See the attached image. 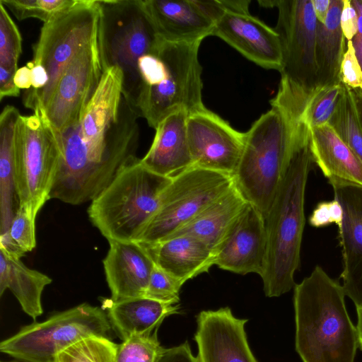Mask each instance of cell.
Masks as SVG:
<instances>
[{"instance_id":"6da1fadb","label":"cell","mask_w":362,"mask_h":362,"mask_svg":"<svg viewBox=\"0 0 362 362\" xmlns=\"http://www.w3.org/2000/svg\"><path fill=\"white\" fill-rule=\"evenodd\" d=\"M122 78L119 68L105 69L80 120L57 133L61 154L50 199L92 201L135 156L139 116L123 96Z\"/></svg>"},{"instance_id":"7a4b0ae2","label":"cell","mask_w":362,"mask_h":362,"mask_svg":"<svg viewBox=\"0 0 362 362\" xmlns=\"http://www.w3.org/2000/svg\"><path fill=\"white\" fill-rule=\"evenodd\" d=\"M310 129L294 123L290 151L265 217L267 246L261 276L266 296L279 297L296 285L305 226V192L311 165Z\"/></svg>"},{"instance_id":"3957f363","label":"cell","mask_w":362,"mask_h":362,"mask_svg":"<svg viewBox=\"0 0 362 362\" xmlns=\"http://www.w3.org/2000/svg\"><path fill=\"white\" fill-rule=\"evenodd\" d=\"M344 290L320 266L294 286L296 350L303 362H354L358 339Z\"/></svg>"},{"instance_id":"277c9868","label":"cell","mask_w":362,"mask_h":362,"mask_svg":"<svg viewBox=\"0 0 362 362\" xmlns=\"http://www.w3.org/2000/svg\"><path fill=\"white\" fill-rule=\"evenodd\" d=\"M172 178L146 168L135 156L92 201L88 214L107 241L138 242Z\"/></svg>"},{"instance_id":"5b68a950","label":"cell","mask_w":362,"mask_h":362,"mask_svg":"<svg viewBox=\"0 0 362 362\" xmlns=\"http://www.w3.org/2000/svg\"><path fill=\"white\" fill-rule=\"evenodd\" d=\"M276 8L279 14L274 30L281 49V81L270 104L281 107L298 122L317 92V20L312 0H278Z\"/></svg>"},{"instance_id":"8992f818","label":"cell","mask_w":362,"mask_h":362,"mask_svg":"<svg viewBox=\"0 0 362 362\" xmlns=\"http://www.w3.org/2000/svg\"><path fill=\"white\" fill-rule=\"evenodd\" d=\"M271 105L245 132L243 153L233 175L235 185L264 219L290 151L294 126L284 109Z\"/></svg>"},{"instance_id":"52a82bcc","label":"cell","mask_w":362,"mask_h":362,"mask_svg":"<svg viewBox=\"0 0 362 362\" xmlns=\"http://www.w3.org/2000/svg\"><path fill=\"white\" fill-rule=\"evenodd\" d=\"M98 1L101 11L99 44L104 70L116 66L122 71L123 96L137 113L141 91L139 60L154 50L161 39L141 0Z\"/></svg>"},{"instance_id":"ba28073f","label":"cell","mask_w":362,"mask_h":362,"mask_svg":"<svg viewBox=\"0 0 362 362\" xmlns=\"http://www.w3.org/2000/svg\"><path fill=\"white\" fill-rule=\"evenodd\" d=\"M100 16L98 0H78L74 6L44 23L33 46L31 62L45 68L49 81L38 92H25L23 100L26 107L44 112L66 66L98 39Z\"/></svg>"},{"instance_id":"9c48e42d","label":"cell","mask_w":362,"mask_h":362,"mask_svg":"<svg viewBox=\"0 0 362 362\" xmlns=\"http://www.w3.org/2000/svg\"><path fill=\"white\" fill-rule=\"evenodd\" d=\"M201 42L160 40L157 51L163 63L162 76L156 84L142 90L137 107L138 115L151 127L156 129L175 111L184 110L190 114L205 107L198 59Z\"/></svg>"},{"instance_id":"30bf717a","label":"cell","mask_w":362,"mask_h":362,"mask_svg":"<svg viewBox=\"0 0 362 362\" xmlns=\"http://www.w3.org/2000/svg\"><path fill=\"white\" fill-rule=\"evenodd\" d=\"M20 115L15 139V183L18 205L36 217L50 199L57 175L60 148L57 133L45 112L35 110Z\"/></svg>"},{"instance_id":"8fae6325","label":"cell","mask_w":362,"mask_h":362,"mask_svg":"<svg viewBox=\"0 0 362 362\" xmlns=\"http://www.w3.org/2000/svg\"><path fill=\"white\" fill-rule=\"evenodd\" d=\"M111 329L105 310L84 303L22 327L0 343V351L23 362H53L78 340L90 335L110 338Z\"/></svg>"},{"instance_id":"7c38bea8","label":"cell","mask_w":362,"mask_h":362,"mask_svg":"<svg viewBox=\"0 0 362 362\" xmlns=\"http://www.w3.org/2000/svg\"><path fill=\"white\" fill-rule=\"evenodd\" d=\"M234 184L230 175L195 166L172 178L138 242L153 245L165 240Z\"/></svg>"},{"instance_id":"4fadbf2b","label":"cell","mask_w":362,"mask_h":362,"mask_svg":"<svg viewBox=\"0 0 362 362\" xmlns=\"http://www.w3.org/2000/svg\"><path fill=\"white\" fill-rule=\"evenodd\" d=\"M104 71L98 37L66 66L44 110L57 133L64 132L80 120Z\"/></svg>"},{"instance_id":"5bb4252c","label":"cell","mask_w":362,"mask_h":362,"mask_svg":"<svg viewBox=\"0 0 362 362\" xmlns=\"http://www.w3.org/2000/svg\"><path fill=\"white\" fill-rule=\"evenodd\" d=\"M187 134L195 167L233 177L245 139V132L233 128L206 107L188 115Z\"/></svg>"},{"instance_id":"9a60e30c","label":"cell","mask_w":362,"mask_h":362,"mask_svg":"<svg viewBox=\"0 0 362 362\" xmlns=\"http://www.w3.org/2000/svg\"><path fill=\"white\" fill-rule=\"evenodd\" d=\"M267 246L264 218L248 203L216 250L215 264L233 273H255L261 276L265 267Z\"/></svg>"},{"instance_id":"2e32d148","label":"cell","mask_w":362,"mask_h":362,"mask_svg":"<svg viewBox=\"0 0 362 362\" xmlns=\"http://www.w3.org/2000/svg\"><path fill=\"white\" fill-rule=\"evenodd\" d=\"M247 322L235 317L228 307L201 311L194 335L197 362H258L247 341Z\"/></svg>"},{"instance_id":"e0dca14e","label":"cell","mask_w":362,"mask_h":362,"mask_svg":"<svg viewBox=\"0 0 362 362\" xmlns=\"http://www.w3.org/2000/svg\"><path fill=\"white\" fill-rule=\"evenodd\" d=\"M211 35L222 39L256 64L280 71L281 49L277 33L250 13L226 11L215 23Z\"/></svg>"},{"instance_id":"ac0fdd59","label":"cell","mask_w":362,"mask_h":362,"mask_svg":"<svg viewBox=\"0 0 362 362\" xmlns=\"http://www.w3.org/2000/svg\"><path fill=\"white\" fill-rule=\"evenodd\" d=\"M329 184L334 199L343 209L339 227L343 260L341 286L356 306L362 296V187L337 182Z\"/></svg>"},{"instance_id":"d6986e66","label":"cell","mask_w":362,"mask_h":362,"mask_svg":"<svg viewBox=\"0 0 362 362\" xmlns=\"http://www.w3.org/2000/svg\"><path fill=\"white\" fill-rule=\"evenodd\" d=\"M103 260L111 299L121 301L144 297L155 263L139 242L108 241Z\"/></svg>"},{"instance_id":"ffe728a7","label":"cell","mask_w":362,"mask_h":362,"mask_svg":"<svg viewBox=\"0 0 362 362\" xmlns=\"http://www.w3.org/2000/svg\"><path fill=\"white\" fill-rule=\"evenodd\" d=\"M159 37L165 42H191L211 35L214 22L194 0H141Z\"/></svg>"},{"instance_id":"44dd1931","label":"cell","mask_w":362,"mask_h":362,"mask_svg":"<svg viewBox=\"0 0 362 362\" xmlns=\"http://www.w3.org/2000/svg\"><path fill=\"white\" fill-rule=\"evenodd\" d=\"M188 115L185 110H180L158 124L152 144L141 159L146 168L173 178L194 166L187 134Z\"/></svg>"},{"instance_id":"7402d4cb","label":"cell","mask_w":362,"mask_h":362,"mask_svg":"<svg viewBox=\"0 0 362 362\" xmlns=\"http://www.w3.org/2000/svg\"><path fill=\"white\" fill-rule=\"evenodd\" d=\"M143 245L155 265L182 284L207 272L215 264L214 251L205 243L192 236L174 237L153 245Z\"/></svg>"},{"instance_id":"603a6c76","label":"cell","mask_w":362,"mask_h":362,"mask_svg":"<svg viewBox=\"0 0 362 362\" xmlns=\"http://www.w3.org/2000/svg\"><path fill=\"white\" fill-rule=\"evenodd\" d=\"M101 308L107 314L112 329L124 341L134 335H149L163 320L180 313V306L146 297L115 301L103 298Z\"/></svg>"},{"instance_id":"cb8c5ba5","label":"cell","mask_w":362,"mask_h":362,"mask_svg":"<svg viewBox=\"0 0 362 362\" xmlns=\"http://www.w3.org/2000/svg\"><path fill=\"white\" fill-rule=\"evenodd\" d=\"M248 203L234 184L227 192L165 240L183 235L192 236L205 243L215 254Z\"/></svg>"},{"instance_id":"d4e9b609","label":"cell","mask_w":362,"mask_h":362,"mask_svg":"<svg viewBox=\"0 0 362 362\" xmlns=\"http://www.w3.org/2000/svg\"><path fill=\"white\" fill-rule=\"evenodd\" d=\"M310 146L313 162L329 183L362 187V162L329 124L310 129Z\"/></svg>"},{"instance_id":"484cf974","label":"cell","mask_w":362,"mask_h":362,"mask_svg":"<svg viewBox=\"0 0 362 362\" xmlns=\"http://www.w3.org/2000/svg\"><path fill=\"white\" fill-rule=\"evenodd\" d=\"M343 4V0H331L325 23L317 21L315 42L317 91L341 83L340 68L346 49L340 25Z\"/></svg>"},{"instance_id":"4316f807","label":"cell","mask_w":362,"mask_h":362,"mask_svg":"<svg viewBox=\"0 0 362 362\" xmlns=\"http://www.w3.org/2000/svg\"><path fill=\"white\" fill-rule=\"evenodd\" d=\"M52 281L47 275L27 267L21 259L0 250V296L9 289L23 312L33 320L43 313L42 293Z\"/></svg>"},{"instance_id":"83f0119b","label":"cell","mask_w":362,"mask_h":362,"mask_svg":"<svg viewBox=\"0 0 362 362\" xmlns=\"http://www.w3.org/2000/svg\"><path fill=\"white\" fill-rule=\"evenodd\" d=\"M21 114L12 105L5 106L0 115V235L8 231L17 210L15 183V139Z\"/></svg>"},{"instance_id":"f1b7e54d","label":"cell","mask_w":362,"mask_h":362,"mask_svg":"<svg viewBox=\"0 0 362 362\" xmlns=\"http://www.w3.org/2000/svg\"><path fill=\"white\" fill-rule=\"evenodd\" d=\"M341 92L329 124L362 162V130L351 89L341 83Z\"/></svg>"},{"instance_id":"f546056e","label":"cell","mask_w":362,"mask_h":362,"mask_svg":"<svg viewBox=\"0 0 362 362\" xmlns=\"http://www.w3.org/2000/svg\"><path fill=\"white\" fill-rule=\"evenodd\" d=\"M8 231L0 235V250L18 258L36 246L35 218L24 205H18Z\"/></svg>"},{"instance_id":"4dcf8cb0","label":"cell","mask_w":362,"mask_h":362,"mask_svg":"<svg viewBox=\"0 0 362 362\" xmlns=\"http://www.w3.org/2000/svg\"><path fill=\"white\" fill-rule=\"evenodd\" d=\"M117 348L109 337L90 335L60 351L53 362H116Z\"/></svg>"},{"instance_id":"1f68e13d","label":"cell","mask_w":362,"mask_h":362,"mask_svg":"<svg viewBox=\"0 0 362 362\" xmlns=\"http://www.w3.org/2000/svg\"><path fill=\"white\" fill-rule=\"evenodd\" d=\"M78 0H0L19 20L37 18L48 22L56 15L74 6Z\"/></svg>"},{"instance_id":"d6a6232c","label":"cell","mask_w":362,"mask_h":362,"mask_svg":"<svg viewBox=\"0 0 362 362\" xmlns=\"http://www.w3.org/2000/svg\"><path fill=\"white\" fill-rule=\"evenodd\" d=\"M341 89L340 83L317 90L307 104L300 120L310 129L327 124L336 108Z\"/></svg>"},{"instance_id":"836d02e7","label":"cell","mask_w":362,"mask_h":362,"mask_svg":"<svg viewBox=\"0 0 362 362\" xmlns=\"http://www.w3.org/2000/svg\"><path fill=\"white\" fill-rule=\"evenodd\" d=\"M21 53V35L6 7L0 2V66L16 74Z\"/></svg>"},{"instance_id":"e575fe53","label":"cell","mask_w":362,"mask_h":362,"mask_svg":"<svg viewBox=\"0 0 362 362\" xmlns=\"http://www.w3.org/2000/svg\"><path fill=\"white\" fill-rule=\"evenodd\" d=\"M134 335L118 344L116 362H156L164 348L157 336Z\"/></svg>"},{"instance_id":"d590c367","label":"cell","mask_w":362,"mask_h":362,"mask_svg":"<svg viewBox=\"0 0 362 362\" xmlns=\"http://www.w3.org/2000/svg\"><path fill=\"white\" fill-rule=\"evenodd\" d=\"M182 285L155 265L144 297L175 305L180 300V290Z\"/></svg>"},{"instance_id":"8d00e7d4","label":"cell","mask_w":362,"mask_h":362,"mask_svg":"<svg viewBox=\"0 0 362 362\" xmlns=\"http://www.w3.org/2000/svg\"><path fill=\"white\" fill-rule=\"evenodd\" d=\"M340 82L350 89H362V69L351 40L347 41L340 68Z\"/></svg>"},{"instance_id":"74e56055","label":"cell","mask_w":362,"mask_h":362,"mask_svg":"<svg viewBox=\"0 0 362 362\" xmlns=\"http://www.w3.org/2000/svg\"><path fill=\"white\" fill-rule=\"evenodd\" d=\"M340 25L347 41L351 40L358 30V15L350 0H343Z\"/></svg>"},{"instance_id":"f35d334b","label":"cell","mask_w":362,"mask_h":362,"mask_svg":"<svg viewBox=\"0 0 362 362\" xmlns=\"http://www.w3.org/2000/svg\"><path fill=\"white\" fill-rule=\"evenodd\" d=\"M156 362H197V360L186 341L176 346L164 348Z\"/></svg>"},{"instance_id":"ab89813d","label":"cell","mask_w":362,"mask_h":362,"mask_svg":"<svg viewBox=\"0 0 362 362\" xmlns=\"http://www.w3.org/2000/svg\"><path fill=\"white\" fill-rule=\"evenodd\" d=\"M15 74L0 66V100L5 97H18L20 89L14 83Z\"/></svg>"},{"instance_id":"60d3db41","label":"cell","mask_w":362,"mask_h":362,"mask_svg":"<svg viewBox=\"0 0 362 362\" xmlns=\"http://www.w3.org/2000/svg\"><path fill=\"white\" fill-rule=\"evenodd\" d=\"M309 223L313 227L319 228L332 223L329 202H320L309 217Z\"/></svg>"},{"instance_id":"b9f144b4","label":"cell","mask_w":362,"mask_h":362,"mask_svg":"<svg viewBox=\"0 0 362 362\" xmlns=\"http://www.w3.org/2000/svg\"><path fill=\"white\" fill-rule=\"evenodd\" d=\"M194 1L203 13L214 22V23L226 12L221 0Z\"/></svg>"},{"instance_id":"7bdbcfd3","label":"cell","mask_w":362,"mask_h":362,"mask_svg":"<svg viewBox=\"0 0 362 362\" xmlns=\"http://www.w3.org/2000/svg\"><path fill=\"white\" fill-rule=\"evenodd\" d=\"M358 15V30L351 40L362 69V0H350Z\"/></svg>"},{"instance_id":"ee69618b","label":"cell","mask_w":362,"mask_h":362,"mask_svg":"<svg viewBox=\"0 0 362 362\" xmlns=\"http://www.w3.org/2000/svg\"><path fill=\"white\" fill-rule=\"evenodd\" d=\"M14 83L20 90L31 88V71L28 65L18 69L14 76Z\"/></svg>"},{"instance_id":"f6af8a7d","label":"cell","mask_w":362,"mask_h":362,"mask_svg":"<svg viewBox=\"0 0 362 362\" xmlns=\"http://www.w3.org/2000/svg\"><path fill=\"white\" fill-rule=\"evenodd\" d=\"M312 3L317 21L325 23L329 12L331 0H312Z\"/></svg>"},{"instance_id":"bcb514c9","label":"cell","mask_w":362,"mask_h":362,"mask_svg":"<svg viewBox=\"0 0 362 362\" xmlns=\"http://www.w3.org/2000/svg\"><path fill=\"white\" fill-rule=\"evenodd\" d=\"M329 209L332 223L337 225L338 228L341 226L343 220V209L338 200L334 199L329 201Z\"/></svg>"},{"instance_id":"7dc6e473","label":"cell","mask_w":362,"mask_h":362,"mask_svg":"<svg viewBox=\"0 0 362 362\" xmlns=\"http://www.w3.org/2000/svg\"><path fill=\"white\" fill-rule=\"evenodd\" d=\"M359 125L362 130V89H351Z\"/></svg>"},{"instance_id":"c3c4849f","label":"cell","mask_w":362,"mask_h":362,"mask_svg":"<svg viewBox=\"0 0 362 362\" xmlns=\"http://www.w3.org/2000/svg\"><path fill=\"white\" fill-rule=\"evenodd\" d=\"M357 324L356 329L358 339V346L362 350V308L356 309Z\"/></svg>"},{"instance_id":"681fc988","label":"cell","mask_w":362,"mask_h":362,"mask_svg":"<svg viewBox=\"0 0 362 362\" xmlns=\"http://www.w3.org/2000/svg\"><path fill=\"white\" fill-rule=\"evenodd\" d=\"M259 4L264 8H273L276 7L278 0H261L258 1Z\"/></svg>"},{"instance_id":"f907efd6","label":"cell","mask_w":362,"mask_h":362,"mask_svg":"<svg viewBox=\"0 0 362 362\" xmlns=\"http://www.w3.org/2000/svg\"><path fill=\"white\" fill-rule=\"evenodd\" d=\"M356 309H359V308H362V296H361V298L359 300V302L358 303V304L356 305Z\"/></svg>"},{"instance_id":"816d5d0a","label":"cell","mask_w":362,"mask_h":362,"mask_svg":"<svg viewBox=\"0 0 362 362\" xmlns=\"http://www.w3.org/2000/svg\"><path fill=\"white\" fill-rule=\"evenodd\" d=\"M1 362H20V361H1Z\"/></svg>"}]
</instances>
